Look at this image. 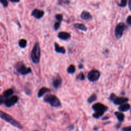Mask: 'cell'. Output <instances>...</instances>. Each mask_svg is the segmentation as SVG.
<instances>
[{"mask_svg":"<svg viewBox=\"0 0 131 131\" xmlns=\"http://www.w3.org/2000/svg\"><path fill=\"white\" fill-rule=\"evenodd\" d=\"M55 19L59 22H61L63 20V16L62 14H57L55 15Z\"/></svg>","mask_w":131,"mask_h":131,"instance_id":"24","label":"cell"},{"mask_svg":"<svg viewBox=\"0 0 131 131\" xmlns=\"http://www.w3.org/2000/svg\"><path fill=\"white\" fill-rule=\"evenodd\" d=\"M9 1L13 3H17V2H20V0H9Z\"/></svg>","mask_w":131,"mask_h":131,"instance_id":"34","label":"cell"},{"mask_svg":"<svg viewBox=\"0 0 131 131\" xmlns=\"http://www.w3.org/2000/svg\"><path fill=\"white\" fill-rule=\"evenodd\" d=\"M83 67H84V66H83V64H79V65H78V68H79V69H83Z\"/></svg>","mask_w":131,"mask_h":131,"instance_id":"33","label":"cell"},{"mask_svg":"<svg viewBox=\"0 0 131 131\" xmlns=\"http://www.w3.org/2000/svg\"><path fill=\"white\" fill-rule=\"evenodd\" d=\"M3 98H4V97H3V96L2 95H1V96H0V104H1V105H2V103H4V100L3 99Z\"/></svg>","mask_w":131,"mask_h":131,"instance_id":"32","label":"cell"},{"mask_svg":"<svg viewBox=\"0 0 131 131\" xmlns=\"http://www.w3.org/2000/svg\"><path fill=\"white\" fill-rule=\"evenodd\" d=\"M1 4L4 7H7L8 5V3L7 0H0Z\"/></svg>","mask_w":131,"mask_h":131,"instance_id":"26","label":"cell"},{"mask_svg":"<svg viewBox=\"0 0 131 131\" xmlns=\"http://www.w3.org/2000/svg\"><path fill=\"white\" fill-rule=\"evenodd\" d=\"M125 28V26L123 23H119L117 25L115 29V35L117 39H120L122 36Z\"/></svg>","mask_w":131,"mask_h":131,"instance_id":"7","label":"cell"},{"mask_svg":"<svg viewBox=\"0 0 131 131\" xmlns=\"http://www.w3.org/2000/svg\"><path fill=\"white\" fill-rule=\"evenodd\" d=\"M126 21H127V23L129 25H131V15L128 16V17L127 18Z\"/></svg>","mask_w":131,"mask_h":131,"instance_id":"30","label":"cell"},{"mask_svg":"<svg viewBox=\"0 0 131 131\" xmlns=\"http://www.w3.org/2000/svg\"><path fill=\"white\" fill-rule=\"evenodd\" d=\"M60 25H61V23L59 22H56L54 24V28L55 30H57L59 29Z\"/></svg>","mask_w":131,"mask_h":131,"instance_id":"27","label":"cell"},{"mask_svg":"<svg viewBox=\"0 0 131 131\" xmlns=\"http://www.w3.org/2000/svg\"><path fill=\"white\" fill-rule=\"evenodd\" d=\"M92 109L95 111V113L93 114V117L98 119L105 114V113L108 110V107L102 103L98 102L93 105Z\"/></svg>","mask_w":131,"mask_h":131,"instance_id":"1","label":"cell"},{"mask_svg":"<svg viewBox=\"0 0 131 131\" xmlns=\"http://www.w3.org/2000/svg\"><path fill=\"white\" fill-rule=\"evenodd\" d=\"M50 92V90L46 88V87H43L38 92L37 94V97L38 98H40L41 97H42L45 94L47 93Z\"/></svg>","mask_w":131,"mask_h":131,"instance_id":"16","label":"cell"},{"mask_svg":"<svg viewBox=\"0 0 131 131\" xmlns=\"http://www.w3.org/2000/svg\"><path fill=\"white\" fill-rule=\"evenodd\" d=\"M62 84V79L60 77H57L53 80V86L55 89H58Z\"/></svg>","mask_w":131,"mask_h":131,"instance_id":"12","label":"cell"},{"mask_svg":"<svg viewBox=\"0 0 131 131\" xmlns=\"http://www.w3.org/2000/svg\"><path fill=\"white\" fill-rule=\"evenodd\" d=\"M122 131H131V125L123 128L122 129Z\"/></svg>","mask_w":131,"mask_h":131,"instance_id":"29","label":"cell"},{"mask_svg":"<svg viewBox=\"0 0 131 131\" xmlns=\"http://www.w3.org/2000/svg\"><path fill=\"white\" fill-rule=\"evenodd\" d=\"M0 116H1V118L2 119L12 125L13 126L18 128L20 129H22L23 128L22 125L18 121H16V120H15L11 116H10L9 114H7L3 111H0Z\"/></svg>","mask_w":131,"mask_h":131,"instance_id":"2","label":"cell"},{"mask_svg":"<svg viewBox=\"0 0 131 131\" xmlns=\"http://www.w3.org/2000/svg\"><path fill=\"white\" fill-rule=\"evenodd\" d=\"M16 69L17 71L22 75H27L32 72L31 69L30 68H27L22 62H19L16 64Z\"/></svg>","mask_w":131,"mask_h":131,"instance_id":"6","label":"cell"},{"mask_svg":"<svg viewBox=\"0 0 131 131\" xmlns=\"http://www.w3.org/2000/svg\"><path fill=\"white\" fill-rule=\"evenodd\" d=\"M109 119L108 117H105L102 118V120H107V119Z\"/></svg>","mask_w":131,"mask_h":131,"instance_id":"36","label":"cell"},{"mask_svg":"<svg viewBox=\"0 0 131 131\" xmlns=\"http://www.w3.org/2000/svg\"><path fill=\"white\" fill-rule=\"evenodd\" d=\"M44 11L43 10L35 9L31 12V15L34 17L36 19H40L44 15Z\"/></svg>","mask_w":131,"mask_h":131,"instance_id":"10","label":"cell"},{"mask_svg":"<svg viewBox=\"0 0 131 131\" xmlns=\"http://www.w3.org/2000/svg\"></svg>","mask_w":131,"mask_h":131,"instance_id":"37","label":"cell"},{"mask_svg":"<svg viewBox=\"0 0 131 131\" xmlns=\"http://www.w3.org/2000/svg\"><path fill=\"white\" fill-rule=\"evenodd\" d=\"M100 76V73L99 71L92 70L89 72L88 74V78L91 82H95L99 79Z\"/></svg>","mask_w":131,"mask_h":131,"instance_id":"8","label":"cell"},{"mask_svg":"<svg viewBox=\"0 0 131 131\" xmlns=\"http://www.w3.org/2000/svg\"><path fill=\"white\" fill-rule=\"evenodd\" d=\"M77 78L80 80H84L85 79V76L83 72H81L78 75Z\"/></svg>","mask_w":131,"mask_h":131,"instance_id":"25","label":"cell"},{"mask_svg":"<svg viewBox=\"0 0 131 131\" xmlns=\"http://www.w3.org/2000/svg\"><path fill=\"white\" fill-rule=\"evenodd\" d=\"M54 48L56 52L65 54L66 53V49L64 47H61L57 43H54Z\"/></svg>","mask_w":131,"mask_h":131,"instance_id":"13","label":"cell"},{"mask_svg":"<svg viewBox=\"0 0 131 131\" xmlns=\"http://www.w3.org/2000/svg\"><path fill=\"white\" fill-rule=\"evenodd\" d=\"M115 115L118 119V120L121 122L124 121V115L121 112H115Z\"/></svg>","mask_w":131,"mask_h":131,"instance_id":"18","label":"cell"},{"mask_svg":"<svg viewBox=\"0 0 131 131\" xmlns=\"http://www.w3.org/2000/svg\"><path fill=\"white\" fill-rule=\"evenodd\" d=\"M26 93L27 94V95H31V91L29 89H27V88H25V90Z\"/></svg>","mask_w":131,"mask_h":131,"instance_id":"31","label":"cell"},{"mask_svg":"<svg viewBox=\"0 0 131 131\" xmlns=\"http://www.w3.org/2000/svg\"><path fill=\"white\" fill-rule=\"evenodd\" d=\"M58 37L59 39L64 41H67L71 38V35L68 32H61L58 34Z\"/></svg>","mask_w":131,"mask_h":131,"instance_id":"11","label":"cell"},{"mask_svg":"<svg viewBox=\"0 0 131 131\" xmlns=\"http://www.w3.org/2000/svg\"><path fill=\"white\" fill-rule=\"evenodd\" d=\"M80 18L84 20H89L92 18L91 14L87 11H83L80 15Z\"/></svg>","mask_w":131,"mask_h":131,"instance_id":"14","label":"cell"},{"mask_svg":"<svg viewBox=\"0 0 131 131\" xmlns=\"http://www.w3.org/2000/svg\"><path fill=\"white\" fill-rule=\"evenodd\" d=\"M129 8L131 10V0H129Z\"/></svg>","mask_w":131,"mask_h":131,"instance_id":"35","label":"cell"},{"mask_svg":"<svg viewBox=\"0 0 131 131\" xmlns=\"http://www.w3.org/2000/svg\"><path fill=\"white\" fill-rule=\"evenodd\" d=\"M45 102L49 103L51 106L55 108H58L61 106V103L58 98L54 95L48 94L44 99Z\"/></svg>","mask_w":131,"mask_h":131,"instance_id":"4","label":"cell"},{"mask_svg":"<svg viewBox=\"0 0 131 131\" xmlns=\"http://www.w3.org/2000/svg\"><path fill=\"white\" fill-rule=\"evenodd\" d=\"M76 71L75 67L73 65H71L68 67L67 69V72L69 74H73Z\"/></svg>","mask_w":131,"mask_h":131,"instance_id":"20","label":"cell"},{"mask_svg":"<svg viewBox=\"0 0 131 131\" xmlns=\"http://www.w3.org/2000/svg\"><path fill=\"white\" fill-rule=\"evenodd\" d=\"M31 58L32 62L35 64H37L40 62L41 58V49L39 43H36L31 53Z\"/></svg>","mask_w":131,"mask_h":131,"instance_id":"3","label":"cell"},{"mask_svg":"<svg viewBox=\"0 0 131 131\" xmlns=\"http://www.w3.org/2000/svg\"><path fill=\"white\" fill-rule=\"evenodd\" d=\"M130 108L131 106L130 104H129L128 103H125L120 106L118 108V110L121 112H127L128 110H129L130 109Z\"/></svg>","mask_w":131,"mask_h":131,"instance_id":"15","label":"cell"},{"mask_svg":"<svg viewBox=\"0 0 131 131\" xmlns=\"http://www.w3.org/2000/svg\"><path fill=\"white\" fill-rule=\"evenodd\" d=\"M27 41L25 39H22L19 42V45L22 48H24L27 46Z\"/></svg>","mask_w":131,"mask_h":131,"instance_id":"22","label":"cell"},{"mask_svg":"<svg viewBox=\"0 0 131 131\" xmlns=\"http://www.w3.org/2000/svg\"><path fill=\"white\" fill-rule=\"evenodd\" d=\"M19 101V97L17 96H12L8 98H6L4 101V105L7 107L10 108L14 106Z\"/></svg>","mask_w":131,"mask_h":131,"instance_id":"9","label":"cell"},{"mask_svg":"<svg viewBox=\"0 0 131 131\" xmlns=\"http://www.w3.org/2000/svg\"><path fill=\"white\" fill-rule=\"evenodd\" d=\"M70 3V1H64V0H59L58 1V4L61 5L62 4H69Z\"/></svg>","mask_w":131,"mask_h":131,"instance_id":"28","label":"cell"},{"mask_svg":"<svg viewBox=\"0 0 131 131\" xmlns=\"http://www.w3.org/2000/svg\"><path fill=\"white\" fill-rule=\"evenodd\" d=\"M13 93H14L13 90L12 89H9L3 92L2 96L5 98H8L11 96L12 95Z\"/></svg>","mask_w":131,"mask_h":131,"instance_id":"17","label":"cell"},{"mask_svg":"<svg viewBox=\"0 0 131 131\" xmlns=\"http://www.w3.org/2000/svg\"><path fill=\"white\" fill-rule=\"evenodd\" d=\"M97 99V96L95 94H92V95H91L88 98V100H87V101L89 103H91L93 102H94V101H95Z\"/></svg>","mask_w":131,"mask_h":131,"instance_id":"21","label":"cell"},{"mask_svg":"<svg viewBox=\"0 0 131 131\" xmlns=\"http://www.w3.org/2000/svg\"><path fill=\"white\" fill-rule=\"evenodd\" d=\"M128 3V0H121V2L120 4H118V6L121 7H124L126 6Z\"/></svg>","mask_w":131,"mask_h":131,"instance_id":"23","label":"cell"},{"mask_svg":"<svg viewBox=\"0 0 131 131\" xmlns=\"http://www.w3.org/2000/svg\"><path fill=\"white\" fill-rule=\"evenodd\" d=\"M110 100L116 105H121L124 103H127L129 99L127 97H117L114 93H112L109 98Z\"/></svg>","mask_w":131,"mask_h":131,"instance_id":"5","label":"cell"},{"mask_svg":"<svg viewBox=\"0 0 131 131\" xmlns=\"http://www.w3.org/2000/svg\"><path fill=\"white\" fill-rule=\"evenodd\" d=\"M74 28L76 29H78L79 30H82L83 31H87V27L83 24H79V23H76L74 25Z\"/></svg>","mask_w":131,"mask_h":131,"instance_id":"19","label":"cell"}]
</instances>
